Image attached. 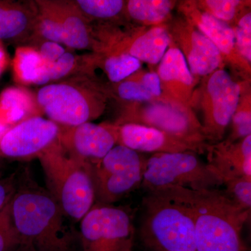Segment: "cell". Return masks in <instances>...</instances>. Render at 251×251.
I'll list each match as a JSON object with an SVG mask.
<instances>
[{"label":"cell","instance_id":"5","mask_svg":"<svg viewBox=\"0 0 251 251\" xmlns=\"http://www.w3.org/2000/svg\"><path fill=\"white\" fill-rule=\"evenodd\" d=\"M38 158L45 173L50 194L66 216L81 221L95 201L88 163L69 156L59 140Z\"/></svg>","mask_w":251,"mask_h":251},{"label":"cell","instance_id":"18","mask_svg":"<svg viewBox=\"0 0 251 251\" xmlns=\"http://www.w3.org/2000/svg\"><path fill=\"white\" fill-rule=\"evenodd\" d=\"M208 164L222 182L232 178L251 179V135L235 143L225 141L209 145Z\"/></svg>","mask_w":251,"mask_h":251},{"label":"cell","instance_id":"26","mask_svg":"<svg viewBox=\"0 0 251 251\" xmlns=\"http://www.w3.org/2000/svg\"><path fill=\"white\" fill-rule=\"evenodd\" d=\"M77 9L87 19H110L125 11L126 1L122 0H77Z\"/></svg>","mask_w":251,"mask_h":251},{"label":"cell","instance_id":"16","mask_svg":"<svg viewBox=\"0 0 251 251\" xmlns=\"http://www.w3.org/2000/svg\"><path fill=\"white\" fill-rule=\"evenodd\" d=\"M156 73L164 99L189 107L193 102L194 77L184 54L173 41L159 62Z\"/></svg>","mask_w":251,"mask_h":251},{"label":"cell","instance_id":"24","mask_svg":"<svg viewBox=\"0 0 251 251\" xmlns=\"http://www.w3.org/2000/svg\"><path fill=\"white\" fill-rule=\"evenodd\" d=\"M46 64L35 48L20 47L14 59L15 76L25 85H37L45 72Z\"/></svg>","mask_w":251,"mask_h":251},{"label":"cell","instance_id":"7","mask_svg":"<svg viewBox=\"0 0 251 251\" xmlns=\"http://www.w3.org/2000/svg\"><path fill=\"white\" fill-rule=\"evenodd\" d=\"M145 162L139 153L117 145L101 159L88 163L97 202L113 204L141 186Z\"/></svg>","mask_w":251,"mask_h":251},{"label":"cell","instance_id":"30","mask_svg":"<svg viewBox=\"0 0 251 251\" xmlns=\"http://www.w3.org/2000/svg\"><path fill=\"white\" fill-rule=\"evenodd\" d=\"M233 28L236 48L241 57L248 64L251 62V14L241 15Z\"/></svg>","mask_w":251,"mask_h":251},{"label":"cell","instance_id":"34","mask_svg":"<svg viewBox=\"0 0 251 251\" xmlns=\"http://www.w3.org/2000/svg\"><path fill=\"white\" fill-rule=\"evenodd\" d=\"M35 49L46 64L57 62L67 52L61 44L51 41H39Z\"/></svg>","mask_w":251,"mask_h":251},{"label":"cell","instance_id":"13","mask_svg":"<svg viewBox=\"0 0 251 251\" xmlns=\"http://www.w3.org/2000/svg\"><path fill=\"white\" fill-rule=\"evenodd\" d=\"M170 33L172 41L184 54L193 77H206L222 69L224 59L219 50L186 19L175 22Z\"/></svg>","mask_w":251,"mask_h":251},{"label":"cell","instance_id":"8","mask_svg":"<svg viewBox=\"0 0 251 251\" xmlns=\"http://www.w3.org/2000/svg\"><path fill=\"white\" fill-rule=\"evenodd\" d=\"M80 221L82 251H133L135 229L130 209L97 202Z\"/></svg>","mask_w":251,"mask_h":251},{"label":"cell","instance_id":"37","mask_svg":"<svg viewBox=\"0 0 251 251\" xmlns=\"http://www.w3.org/2000/svg\"><path fill=\"white\" fill-rule=\"evenodd\" d=\"M5 62H6V57H5V54L4 51L0 47V73L2 70L3 67H4Z\"/></svg>","mask_w":251,"mask_h":251},{"label":"cell","instance_id":"21","mask_svg":"<svg viewBox=\"0 0 251 251\" xmlns=\"http://www.w3.org/2000/svg\"><path fill=\"white\" fill-rule=\"evenodd\" d=\"M88 63L99 66L112 85L131 76L142 66V62L130 54L112 49L88 56Z\"/></svg>","mask_w":251,"mask_h":251},{"label":"cell","instance_id":"32","mask_svg":"<svg viewBox=\"0 0 251 251\" xmlns=\"http://www.w3.org/2000/svg\"><path fill=\"white\" fill-rule=\"evenodd\" d=\"M22 243L11 219L10 201L0 211V251H10Z\"/></svg>","mask_w":251,"mask_h":251},{"label":"cell","instance_id":"23","mask_svg":"<svg viewBox=\"0 0 251 251\" xmlns=\"http://www.w3.org/2000/svg\"><path fill=\"white\" fill-rule=\"evenodd\" d=\"M175 4L169 0H130L126 1L125 11L137 22L159 25L169 17Z\"/></svg>","mask_w":251,"mask_h":251},{"label":"cell","instance_id":"10","mask_svg":"<svg viewBox=\"0 0 251 251\" xmlns=\"http://www.w3.org/2000/svg\"><path fill=\"white\" fill-rule=\"evenodd\" d=\"M241 86L224 69L206 77L201 87L202 128L206 140L220 141L224 138L241 100Z\"/></svg>","mask_w":251,"mask_h":251},{"label":"cell","instance_id":"15","mask_svg":"<svg viewBox=\"0 0 251 251\" xmlns=\"http://www.w3.org/2000/svg\"><path fill=\"white\" fill-rule=\"evenodd\" d=\"M39 9L52 16L60 25L64 44L68 48L90 50L96 53L101 52L96 40L89 20L77 9L74 1H36Z\"/></svg>","mask_w":251,"mask_h":251},{"label":"cell","instance_id":"17","mask_svg":"<svg viewBox=\"0 0 251 251\" xmlns=\"http://www.w3.org/2000/svg\"><path fill=\"white\" fill-rule=\"evenodd\" d=\"M186 21L206 36L219 50L224 59L251 72V65L239 55L236 48L233 28L198 7L194 1H186L181 8Z\"/></svg>","mask_w":251,"mask_h":251},{"label":"cell","instance_id":"19","mask_svg":"<svg viewBox=\"0 0 251 251\" xmlns=\"http://www.w3.org/2000/svg\"><path fill=\"white\" fill-rule=\"evenodd\" d=\"M171 42L170 31L166 26L159 25L140 31L108 49L126 52L141 62L156 65L161 62Z\"/></svg>","mask_w":251,"mask_h":251},{"label":"cell","instance_id":"11","mask_svg":"<svg viewBox=\"0 0 251 251\" xmlns=\"http://www.w3.org/2000/svg\"><path fill=\"white\" fill-rule=\"evenodd\" d=\"M61 126L41 116L12 126L0 135V156L26 159L39 156L58 141Z\"/></svg>","mask_w":251,"mask_h":251},{"label":"cell","instance_id":"14","mask_svg":"<svg viewBox=\"0 0 251 251\" xmlns=\"http://www.w3.org/2000/svg\"><path fill=\"white\" fill-rule=\"evenodd\" d=\"M117 126V144L137 152L173 153L193 151L204 153L207 144H195L156 128L137 124Z\"/></svg>","mask_w":251,"mask_h":251},{"label":"cell","instance_id":"27","mask_svg":"<svg viewBox=\"0 0 251 251\" xmlns=\"http://www.w3.org/2000/svg\"><path fill=\"white\" fill-rule=\"evenodd\" d=\"M198 7L220 21L227 23L237 19L244 1L239 0H205L196 3Z\"/></svg>","mask_w":251,"mask_h":251},{"label":"cell","instance_id":"20","mask_svg":"<svg viewBox=\"0 0 251 251\" xmlns=\"http://www.w3.org/2000/svg\"><path fill=\"white\" fill-rule=\"evenodd\" d=\"M38 15L37 6L0 1V41L18 39L31 34Z\"/></svg>","mask_w":251,"mask_h":251},{"label":"cell","instance_id":"9","mask_svg":"<svg viewBox=\"0 0 251 251\" xmlns=\"http://www.w3.org/2000/svg\"><path fill=\"white\" fill-rule=\"evenodd\" d=\"M133 123L156 128L195 144H206L202 124L189 107L163 99L135 103L116 125Z\"/></svg>","mask_w":251,"mask_h":251},{"label":"cell","instance_id":"22","mask_svg":"<svg viewBox=\"0 0 251 251\" xmlns=\"http://www.w3.org/2000/svg\"><path fill=\"white\" fill-rule=\"evenodd\" d=\"M41 111L27 91L18 88H9L0 96V120L5 125H17L31 117L39 116Z\"/></svg>","mask_w":251,"mask_h":251},{"label":"cell","instance_id":"29","mask_svg":"<svg viewBox=\"0 0 251 251\" xmlns=\"http://www.w3.org/2000/svg\"><path fill=\"white\" fill-rule=\"evenodd\" d=\"M223 185L226 186L225 192L234 203L251 212V179L243 176L232 178L226 180Z\"/></svg>","mask_w":251,"mask_h":251},{"label":"cell","instance_id":"31","mask_svg":"<svg viewBox=\"0 0 251 251\" xmlns=\"http://www.w3.org/2000/svg\"><path fill=\"white\" fill-rule=\"evenodd\" d=\"M241 103L239 101L237 110L232 117V132L228 139V143H235L238 140H242L251 135V113L250 97Z\"/></svg>","mask_w":251,"mask_h":251},{"label":"cell","instance_id":"35","mask_svg":"<svg viewBox=\"0 0 251 251\" xmlns=\"http://www.w3.org/2000/svg\"><path fill=\"white\" fill-rule=\"evenodd\" d=\"M18 187V184L14 175L0 179V211L11 201Z\"/></svg>","mask_w":251,"mask_h":251},{"label":"cell","instance_id":"33","mask_svg":"<svg viewBox=\"0 0 251 251\" xmlns=\"http://www.w3.org/2000/svg\"><path fill=\"white\" fill-rule=\"evenodd\" d=\"M133 75L151 94L155 100L165 99L162 92L161 81L156 72H150L143 74L136 72Z\"/></svg>","mask_w":251,"mask_h":251},{"label":"cell","instance_id":"25","mask_svg":"<svg viewBox=\"0 0 251 251\" xmlns=\"http://www.w3.org/2000/svg\"><path fill=\"white\" fill-rule=\"evenodd\" d=\"M86 57H82L70 52H66L54 63L46 64L45 72L38 85H46L52 82L60 81L64 77L74 75L85 69Z\"/></svg>","mask_w":251,"mask_h":251},{"label":"cell","instance_id":"3","mask_svg":"<svg viewBox=\"0 0 251 251\" xmlns=\"http://www.w3.org/2000/svg\"><path fill=\"white\" fill-rule=\"evenodd\" d=\"M142 208L140 238L148 251H196L194 216L176 188L147 192Z\"/></svg>","mask_w":251,"mask_h":251},{"label":"cell","instance_id":"1","mask_svg":"<svg viewBox=\"0 0 251 251\" xmlns=\"http://www.w3.org/2000/svg\"><path fill=\"white\" fill-rule=\"evenodd\" d=\"M11 215L21 241L33 251H75L76 236L50 193L23 184L11 199Z\"/></svg>","mask_w":251,"mask_h":251},{"label":"cell","instance_id":"2","mask_svg":"<svg viewBox=\"0 0 251 251\" xmlns=\"http://www.w3.org/2000/svg\"><path fill=\"white\" fill-rule=\"evenodd\" d=\"M194 216L196 251H249L242 236L251 212L219 188L175 187Z\"/></svg>","mask_w":251,"mask_h":251},{"label":"cell","instance_id":"12","mask_svg":"<svg viewBox=\"0 0 251 251\" xmlns=\"http://www.w3.org/2000/svg\"><path fill=\"white\" fill-rule=\"evenodd\" d=\"M59 142L69 156L86 163L103 158L117 144V126L87 122L61 126Z\"/></svg>","mask_w":251,"mask_h":251},{"label":"cell","instance_id":"4","mask_svg":"<svg viewBox=\"0 0 251 251\" xmlns=\"http://www.w3.org/2000/svg\"><path fill=\"white\" fill-rule=\"evenodd\" d=\"M108 92L85 75L44 85L35 97L41 112L64 127L91 122L103 114Z\"/></svg>","mask_w":251,"mask_h":251},{"label":"cell","instance_id":"36","mask_svg":"<svg viewBox=\"0 0 251 251\" xmlns=\"http://www.w3.org/2000/svg\"><path fill=\"white\" fill-rule=\"evenodd\" d=\"M10 251H34L32 249H31L29 246H27V244H24V243H22V244H20L19 246H18L17 247L15 248V249H12Z\"/></svg>","mask_w":251,"mask_h":251},{"label":"cell","instance_id":"6","mask_svg":"<svg viewBox=\"0 0 251 251\" xmlns=\"http://www.w3.org/2000/svg\"><path fill=\"white\" fill-rule=\"evenodd\" d=\"M223 182L209 164L193 151L156 153L146 159L141 187L147 192L170 187L218 188Z\"/></svg>","mask_w":251,"mask_h":251},{"label":"cell","instance_id":"28","mask_svg":"<svg viewBox=\"0 0 251 251\" xmlns=\"http://www.w3.org/2000/svg\"><path fill=\"white\" fill-rule=\"evenodd\" d=\"M117 97L122 100L133 103H147L155 100L151 94L132 75L120 83L112 85Z\"/></svg>","mask_w":251,"mask_h":251}]
</instances>
